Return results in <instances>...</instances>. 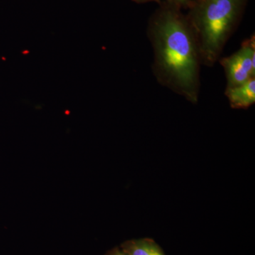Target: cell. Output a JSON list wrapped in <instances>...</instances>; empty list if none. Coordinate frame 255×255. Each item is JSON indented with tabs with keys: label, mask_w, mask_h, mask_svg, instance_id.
<instances>
[{
	"label": "cell",
	"mask_w": 255,
	"mask_h": 255,
	"mask_svg": "<svg viewBox=\"0 0 255 255\" xmlns=\"http://www.w3.org/2000/svg\"><path fill=\"white\" fill-rule=\"evenodd\" d=\"M170 1H174L176 3H184L187 1V0H170Z\"/></svg>",
	"instance_id": "obj_7"
},
{
	"label": "cell",
	"mask_w": 255,
	"mask_h": 255,
	"mask_svg": "<svg viewBox=\"0 0 255 255\" xmlns=\"http://www.w3.org/2000/svg\"><path fill=\"white\" fill-rule=\"evenodd\" d=\"M157 81L196 105L200 91V52L190 23L172 9L159 13L149 28Z\"/></svg>",
	"instance_id": "obj_1"
},
{
	"label": "cell",
	"mask_w": 255,
	"mask_h": 255,
	"mask_svg": "<svg viewBox=\"0 0 255 255\" xmlns=\"http://www.w3.org/2000/svg\"><path fill=\"white\" fill-rule=\"evenodd\" d=\"M107 255H128L121 248H115L109 252Z\"/></svg>",
	"instance_id": "obj_6"
},
{
	"label": "cell",
	"mask_w": 255,
	"mask_h": 255,
	"mask_svg": "<svg viewBox=\"0 0 255 255\" xmlns=\"http://www.w3.org/2000/svg\"><path fill=\"white\" fill-rule=\"evenodd\" d=\"M120 248L128 255H165L162 248L151 238L130 240Z\"/></svg>",
	"instance_id": "obj_5"
},
{
	"label": "cell",
	"mask_w": 255,
	"mask_h": 255,
	"mask_svg": "<svg viewBox=\"0 0 255 255\" xmlns=\"http://www.w3.org/2000/svg\"><path fill=\"white\" fill-rule=\"evenodd\" d=\"M244 0H199L190 23L195 34L201 63L214 66L232 34Z\"/></svg>",
	"instance_id": "obj_2"
},
{
	"label": "cell",
	"mask_w": 255,
	"mask_h": 255,
	"mask_svg": "<svg viewBox=\"0 0 255 255\" xmlns=\"http://www.w3.org/2000/svg\"><path fill=\"white\" fill-rule=\"evenodd\" d=\"M220 63L226 74V87L241 85L255 78V35L243 41L236 53L221 58Z\"/></svg>",
	"instance_id": "obj_3"
},
{
	"label": "cell",
	"mask_w": 255,
	"mask_h": 255,
	"mask_svg": "<svg viewBox=\"0 0 255 255\" xmlns=\"http://www.w3.org/2000/svg\"><path fill=\"white\" fill-rule=\"evenodd\" d=\"M225 95L231 108L246 110L255 103V78L241 85L226 87Z\"/></svg>",
	"instance_id": "obj_4"
}]
</instances>
